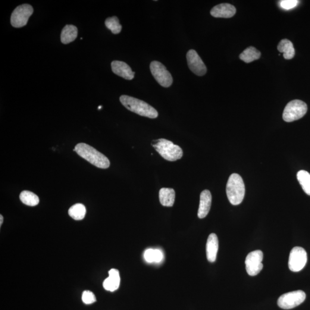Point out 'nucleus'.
Here are the masks:
<instances>
[{
    "mask_svg": "<svg viewBox=\"0 0 310 310\" xmlns=\"http://www.w3.org/2000/svg\"><path fill=\"white\" fill-rule=\"evenodd\" d=\"M73 151L97 167L106 169L110 166V161L106 156L85 143L78 144Z\"/></svg>",
    "mask_w": 310,
    "mask_h": 310,
    "instance_id": "f257e3e1",
    "label": "nucleus"
},
{
    "mask_svg": "<svg viewBox=\"0 0 310 310\" xmlns=\"http://www.w3.org/2000/svg\"><path fill=\"white\" fill-rule=\"evenodd\" d=\"M120 102L123 106L135 114L150 118H156L158 112L148 103L134 97L123 95L120 97Z\"/></svg>",
    "mask_w": 310,
    "mask_h": 310,
    "instance_id": "f03ea898",
    "label": "nucleus"
},
{
    "mask_svg": "<svg viewBox=\"0 0 310 310\" xmlns=\"http://www.w3.org/2000/svg\"><path fill=\"white\" fill-rule=\"evenodd\" d=\"M245 188L244 181L240 175L231 174L227 184V194L231 205H239L245 196Z\"/></svg>",
    "mask_w": 310,
    "mask_h": 310,
    "instance_id": "7ed1b4c3",
    "label": "nucleus"
},
{
    "mask_svg": "<svg viewBox=\"0 0 310 310\" xmlns=\"http://www.w3.org/2000/svg\"><path fill=\"white\" fill-rule=\"evenodd\" d=\"M151 145L156 151L168 161L175 162L182 158V149L170 140L164 139L153 140Z\"/></svg>",
    "mask_w": 310,
    "mask_h": 310,
    "instance_id": "20e7f679",
    "label": "nucleus"
},
{
    "mask_svg": "<svg viewBox=\"0 0 310 310\" xmlns=\"http://www.w3.org/2000/svg\"><path fill=\"white\" fill-rule=\"evenodd\" d=\"M308 111V106L301 100L295 99L288 103L283 114V120L291 123L299 120L305 115Z\"/></svg>",
    "mask_w": 310,
    "mask_h": 310,
    "instance_id": "39448f33",
    "label": "nucleus"
},
{
    "mask_svg": "<svg viewBox=\"0 0 310 310\" xmlns=\"http://www.w3.org/2000/svg\"><path fill=\"white\" fill-rule=\"evenodd\" d=\"M304 291L297 290L283 294L277 300V305L281 309H292L302 304L306 299Z\"/></svg>",
    "mask_w": 310,
    "mask_h": 310,
    "instance_id": "423d86ee",
    "label": "nucleus"
},
{
    "mask_svg": "<svg viewBox=\"0 0 310 310\" xmlns=\"http://www.w3.org/2000/svg\"><path fill=\"white\" fill-rule=\"evenodd\" d=\"M150 70L153 77L162 86L164 87L171 86L173 82L171 74L161 62H152L150 64Z\"/></svg>",
    "mask_w": 310,
    "mask_h": 310,
    "instance_id": "0eeeda50",
    "label": "nucleus"
},
{
    "mask_svg": "<svg viewBox=\"0 0 310 310\" xmlns=\"http://www.w3.org/2000/svg\"><path fill=\"white\" fill-rule=\"evenodd\" d=\"M33 9L29 4L18 6L12 14L11 23L15 28H21L26 26L28 19L33 14Z\"/></svg>",
    "mask_w": 310,
    "mask_h": 310,
    "instance_id": "6e6552de",
    "label": "nucleus"
},
{
    "mask_svg": "<svg viewBox=\"0 0 310 310\" xmlns=\"http://www.w3.org/2000/svg\"><path fill=\"white\" fill-rule=\"evenodd\" d=\"M308 262V254L302 247L296 246L291 250L289 260V267L291 271L299 272L305 268Z\"/></svg>",
    "mask_w": 310,
    "mask_h": 310,
    "instance_id": "1a4fd4ad",
    "label": "nucleus"
},
{
    "mask_svg": "<svg viewBox=\"0 0 310 310\" xmlns=\"http://www.w3.org/2000/svg\"><path fill=\"white\" fill-rule=\"evenodd\" d=\"M262 259L263 253L260 250H255L247 255L245 265L247 273L249 275L254 277L261 271L263 268Z\"/></svg>",
    "mask_w": 310,
    "mask_h": 310,
    "instance_id": "9d476101",
    "label": "nucleus"
},
{
    "mask_svg": "<svg viewBox=\"0 0 310 310\" xmlns=\"http://www.w3.org/2000/svg\"><path fill=\"white\" fill-rule=\"evenodd\" d=\"M186 58L188 65L193 73L198 76H203L206 74V65L195 50H189L187 53Z\"/></svg>",
    "mask_w": 310,
    "mask_h": 310,
    "instance_id": "9b49d317",
    "label": "nucleus"
},
{
    "mask_svg": "<svg viewBox=\"0 0 310 310\" xmlns=\"http://www.w3.org/2000/svg\"><path fill=\"white\" fill-rule=\"evenodd\" d=\"M111 66L112 71L117 76L127 80L133 79L135 73L131 70L130 65L126 63L118 61H113Z\"/></svg>",
    "mask_w": 310,
    "mask_h": 310,
    "instance_id": "f8f14e48",
    "label": "nucleus"
},
{
    "mask_svg": "<svg viewBox=\"0 0 310 310\" xmlns=\"http://www.w3.org/2000/svg\"><path fill=\"white\" fill-rule=\"evenodd\" d=\"M236 13V8L228 3L216 5L211 11L212 16L216 18H230L234 16Z\"/></svg>",
    "mask_w": 310,
    "mask_h": 310,
    "instance_id": "ddd939ff",
    "label": "nucleus"
},
{
    "mask_svg": "<svg viewBox=\"0 0 310 310\" xmlns=\"http://www.w3.org/2000/svg\"><path fill=\"white\" fill-rule=\"evenodd\" d=\"M212 194L208 190L203 191L200 195V202L198 212V217L204 218L209 214L212 205Z\"/></svg>",
    "mask_w": 310,
    "mask_h": 310,
    "instance_id": "4468645a",
    "label": "nucleus"
},
{
    "mask_svg": "<svg viewBox=\"0 0 310 310\" xmlns=\"http://www.w3.org/2000/svg\"><path fill=\"white\" fill-rule=\"evenodd\" d=\"M218 246L219 243L217 235L214 233L210 234L206 243V256L209 262L215 261Z\"/></svg>",
    "mask_w": 310,
    "mask_h": 310,
    "instance_id": "2eb2a0df",
    "label": "nucleus"
},
{
    "mask_svg": "<svg viewBox=\"0 0 310 310\" xmlns=\"http://www.w3.org/2000/svg\"><path fill=\"white\" fill-rule=\"evenodd\" d=\"M120 285V272L116 269H111L109 271V277L103 281V287L106 291L114 292Z\"/></svg>",
    "mask_w": 310,
    "mask_h": 310,
    "instance_id": "dca6fc26",
    "label": "nucleus"
},
{
    "mask_svg": "<svg viewBox=\"0 0 310 310\" xmlns=\"http://www.w3.org/2000/svg\"><path fill=\"white\" fill-rule=\"evenodd\" d=\"M175 199V192L170 188H162L159 191V200L163 206H173Z\"/></svg>",
    "mask_w": 310,
    "mask_h": 310,
    "instance_id": "f3484780",
    "label": "nucleus"
},
{
    "mask_svg": "<svg viewBox=\"0 0 310 310\" xmlns=\"http://www.w3.org/2000/svg\"><path fill=\"white\" fill-rule=\"evenodd\" d=\"M78 29L73 25H66L62 31L61 39L62 43L67 45L76 39Z\"/></svg>",
    "mask_w": 310,
    "mask_h": 310,
    "instance_id": "a211bd4d",
    "label": "nucleus"
},
{
    "mask_svg": "<svg viewBox=\"0 0 310 310\" xmlns=\"http://www.w3.org/2000/svg\"><path fill=\"white\" fill-rule=\"evenodd\" d=\"M278 51L283 53L284 59L289 60L293 59L295 56V51L293 44L288 39L281 40L277 46Z\"/></svg>",
    "mask_w": 310,
    "mask_h": 310,
    "instance_id": "6ab92c4d",
    "label": "nucleus"
},
{
    "mask_svg": "<svg viewBox=\"0 0 310 310\" xmlns=\"http://www.w3.org/2000/svg\"><path fill=\"white\" fill-rule=\"evenodd\" d=\"M261 56V52L253 47H249L241 53L240 55L241 60L246 64L258 60Z\"/></svg>",
    "mask_w": 310,
    "mask_h": 310,
    "instance_id": "aec40b11",
    "label": "nucleus"
},
{
    "mask_svg": "<svg viewBox=\"0 0 310 310\" xmlns=\"http://www.w3.org/2000/svg\"><path fill=\"white\" fill-rule=\"evenodd\" d=\"M86 213V207L81 203L72 206L68 210V214L75 220H82L85 217Z\"/></svg>",
    "mask_w": 310,
    "mask_h": 310,
    "instance_id": "412c9836",
    "label": "nucleus"
},
{
    "mask_svg": "<svg viewBox=\"0 0 310 310\" xmlns=\"http://www.w3.org/2000/svg\"><path fill=\"white\" fill-rule=\"evenodd\" d=\"M20 199L24 205L30 206H35L39 203L38 196L30 191L22 192L20 194Z\"/></svg>",
    "mask_w": 310,
    "mask_h": 310,
    "instance_id": "4be33fe9",
    "label": "nucleus"
},
{
    "mask_svg": "<svg viewBox=\"0 0 310 310\" xmlns=\"http://www.w3.org/2000/svg\"><path fill=\"white\" fill-rule=\"evenodd\" d=\"M297 179L304 192L310 196V174L309 172L305 170L299 171L297 174Z\"/></svg>",
    "mask_w": 310,
    "mask_h": 310,
    "instance_id": "5701e85b",
    "label": "nucleus"
},
{
    "mask_svg": "<svg viewBox=\"0 0 310 310\" xmlns=\"http://www.w3.org/2000/svg\"><path fill=\"white\" fill-rule=\"evenodd\" d=\"M105 26L112 31L114 34H118L121 33L122 26L116 16L109 17L105 20Z\"/></svg>",
    "mask_w": 310,
    "mask_h": 310,
    "instance_id": "b1692460",
    "label": "nucleus"
},
{
    "mask_svg": "<svg viewBox=\"0 0 310 310\" xmlns=\"http://www.w3.org/2000/svg\"><path fill=\"white\" fill-rule=\"evenodd\" d=\"M82 301L86 305H90L96 302V297L92 291H84L82 296Z\"/></svg>",
    "mask_w": 310,
    "mask_h": 310,
    "instance_id": "393cba45",
    "label": "nucleus"
},
{
    "mask_svg": "<svg viewBox=\"0 0 310 310\" xmlns=\"http://www.w3.org/2000/svg\"><path fill=\"white\" fill-rule=\"evenodd\" d=\"M298 2L299 1L296 0H283V1H280V5L281 8L289 10L295 8Z\"/></svg>",
    "mask_w": 310,
    "mask_h": 310,
    "instance_id": "a878e982",
    "label": "nucleus"
},
{
    "mask_svg": "<svg viewBox=\"0 0 310 310\" xmlns=\"http://www.w3.org/2000/svg\"><path fill=\"white\" fill-rule=\"evenodd\" d=\"M145 261L148 263L155 262V249H147L144 254Z\"/></svg>",
    "mask_w": 310,
    "mask_h": 310,
    "instance_id": "bb28decb",
    "label": "nucleus"
},
{
    "mask_svg": "<svg viewBox=\"0 0 310 310\" xmlns=\"http://www.w3.org/2000/svg\"><path fill=\"white\" fill-rule=\"evenodd\" d=\"M163 259L164 255L162 250L158 249H155V262H161Z\"/></svg>",
    "mask_w": 310,
    "mask_h": 310,
    "instance_id": "cd10ccee",
    "label": "nucleus"
},
{
    "mask_svg": "<svg viewBox=\"0 0 310 310\" xmlns=\"http://www.w3.org/2000/svg\"><path fill=\"white\" fill-rule=\"evenodd\" d=\"M3 220H4V218H3L2 215H0V226H1L3 223Z\"/></svg>",
    "mask_w": 310,
    "mask_h": 310,
    "instance_id": "c85d7f7f",
    "label": "nucleus"
},
{
    "mask_svg": "<svg viewBox=\"0 0 310 310\" xmlns=\"http://www.w3.org/2000/svg\"><path fill=\"white\" fill-rule=\"evenodd\" d=\"M101 108H102V106H98V109H101Z\"/></svg>",
    "mask_w": 310,
    "mask_h": 310,
    "instance_id": "c756f323",
    "label": "nucleus"
}]
</instances>
